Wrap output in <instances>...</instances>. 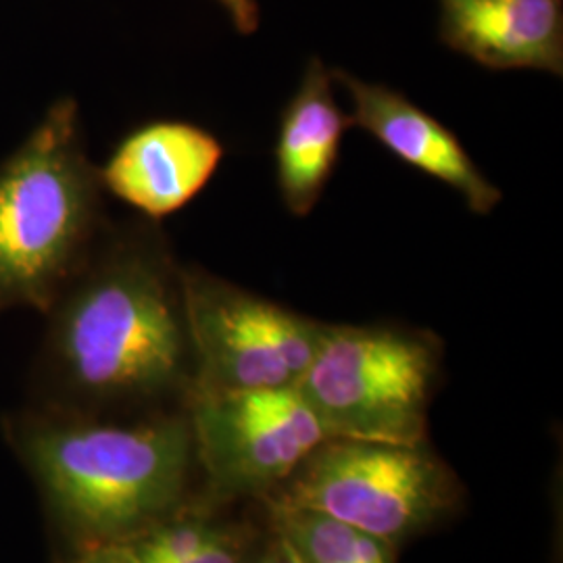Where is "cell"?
I'll list each match as a JSON object with an SVG mask.
<instances>
[{
    "instance_id": "obj_6",
    "label": "cell",
    "mask_w": 563,
    "mask_h": 563,
    "mask_svg": "<svg viewBox=\"0 0 563 563\" xmlns=\"http://www.w3.org/2000/svg\"><path fill=\"white\" fill-rule=\"evenodd\" d=\"M184 305L197 367L192 390L297 386L322 339L323 322L201 267H184Z\"/></svg>"
},
{
    "instance_id": "obj_8",
    "label": "cell",
    "mask_w": 563,
    "mask_h": 563,
    "mask_svg": "<svg viewBox=\"0 0 563 563\" xmlns=\"http://www.w3.org/2000/svg\"><path fill=\"white\" fill-rule=\"evenodd\" d=\"M223 144L188 121H153L120 142L99 169L102 190L163 220L186 207L222 165Z\"/></svg>"
},
{
    "instance_id": "obj_3",
    "label": "cell",
    "mask_w": 563,
    "mask_h": 563,
    "mask_svg": "<svg viewBox=\"0 0 563 563\" xmlns=\"http://www.w3.org/2000/svg\"><path fill=\"white\" fill-rule=\"evenodd\" d=\"M27 455L57 514L90 547L130 541L169 518L188 483V416L36 428Z\"/></svg>"
},
{
    "instance_id": "obj_13",
    "label": "cell",
    "mask_w": 563,
    "mask_h": 563,
    "mask_svg": "<svg viewBox=\"0 0 563 563\" xmlns=\"http://www.w3.org/2000/svg\"><path fill=\"white\" fill-rule=\"evenodd\" d=\"M257 551L260 547L253 544L241 526L223 523L201 549L180 563H253Z\"/></svg>"
},
{
    "instance_id": "obj_15",
    "label": "cell",
    "mask_w": 563,
    "mask_h": 563,
    "mask_svg": "<svg viewBox=\"0 0 563 563\" xmlns=\"http://www.w3.org/2000/svg\"><path fill=\"white\" fill-rule=\"evenodd\" d=\"M253 563H301L297 555L290 551V547L284 543L280 534L272 530V537L260 547Z\"/></svg>"
},
{
    "instance_id": "obj_12",
    "label": "cell",
    "mask_w": 563,
    "mask_h": 563,
    "mask_svg": "<svg viewBox=\"0 0 563 563\" xmlns=\"http://www.w3.org/2000/svg\"><path fill=\"white\" fill-rule=\"evenodd\" d=\"M272 530L301 563H395L397 544L322 511L267 505Z\"/></svg>"
},
{
    "instance_id": "obj_7",
    "label": "cell",
    "mask_w": 563,
    "mask_h": 563,
    "mask_svg": "<svg viewBox=\"0 0 563 563\" xmlns=\"http://www.w3.org/2000/svg\"><path fill=\"white\" fill-rule=\"evenodd\" d=\"M195 453L218 497L265 499L328 439L299 386L192 390Z\"/></svg>"
},
{
    "instance_id": "obj_9",
    "label": "cell",
    "mask_w": 563,
    "mask_h": 563,
    "mask_svg": "<svg viewBox=\"0 0 563 563\" xmlns=\"http://www.w3.org/2000/svg\"><path fill=\"white\" fill-rule=\"evenodd\" d=\"M330 74L351 99V128H362L402 163L453 188L472 213L488 216L501 202V188L484 176L441 121L384 84L360 80L342 69Z\"/></svg>"
},
{
    "instance_id": "obj_11",
    "label": "cell",
    "mask_w": 563,
    "mask_h": 563,
    "mask_svg": "<svg viewBox=\"0 0 563 563\" xmlns=\"http://www.w3.org/2000/svg\"><path fill=\"white\" fill-rule=\"evenodd\" d=\"M332 74L318 57L307 63L295 97L282 113L276 141V180L284 207L309 216L341 155L342 136L351 128L334 99Z\"/></svg>"
},
{
    "instance_id": "obj_4",
    "label": "cell",
    "mask_w": 563,
    "mask_h": 563,
    "mask_svg": "<svg viewBox=\"0 0 563 563\" xmlns=\"http://www.w3.org/2000/svg\"><path fill=\"white\" fill-rule=\"evenodd\" d=\"M443 344L416 328L323 323L301 383L328 439L426 444Z\"/></svg>"
},
{
    "instance_id": "obj_1",
    "label": "cell",
    "mask_w": 563,
    "mask_h": 563,
    "mask_svg": "<svg viewBox=\"0 0 563 563\" xmlns=\"http://www.w3.org/2000/svg\"><path fill=\"white\" fill-rule=\"evenodd\" d=\"M51 311V360L71 393L99 402L192 393L184 265L153 220L104 228Z\"/></svg>"
},
{
    "instance_id": "obj_16",
    "label": "cell",
    "mask_w": 563,
    "mask_h": 563,
    "mask_svg": "<svg viewBox=\"0 0 563 563\" xmlns=\"http://www.w3.org/2000/svg\"><path fill=\"white\" fill-rule=\"evenodd\" d=\"M74 563H130L120 544H95L84 551L80 560Z\"/></svg>"
},
{
    "instance_id": "obj_14",
    "label": "cell",
    "mask_w": 563,
    "mask_h": 563,
    "mask_svg": "<svg viewBox=\"0 0 563 563\" xmlns=\"http://www.w3.org/2000/svg\"><path fill=\"white\" fill-rule=\"evenodd\" d=\"M218 2L222 4L223 11L230 15L236 32L249 36V34H255L260 30L262 11H260L257 0H218Z\"/></svg>"
},
{
    "instance_id": "obj_10",
    "label": "cell",
    "mask_w": 563,
    "mask_h": 563,
    "mask_svg": "<svg viewBox=\"0 0 563 563\" xmlns=\"http://www.w3.org/2000/svg\"><path fill=\"white\" fill-rule=\"evenodd\" d=\"M441 41L488 69L563 76L562 0H439Z\"/></svg>"
},
{
    "instance_id": "obj_5",
    "label": "cell",
    "mask_w": 563,
    "mask_h": 563,
    "mask_svg": "<svg viewBox=\"0 0 563 563\" xmlns=\"http://www.w3.org/2000/svg\"><path fill=\"white\" fill-rule=\"evenodd\" d=\"M455 474L426 444L325 439L265 505L322 511L393 544L455 511Z\"/></svg>"
},
{
    "instance_id": "obj_2",
    "label": "cell",
    "mask_w": 563,
    "mask_h": 563,
    "mask_svg": "<svg viewBox=\"0 0 563 563\" xmlns=\"http://www.w3.org/2000/svg\"><path fill=\"white\" fill-rule=\"evenodd\" d=\"M104 230L80 107L53 102L0 165V313L51 311Z\"/></svg>"
}]
</instances>
